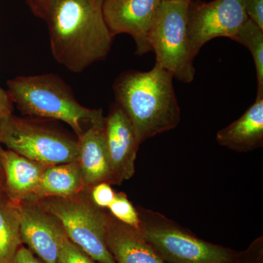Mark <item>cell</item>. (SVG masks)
Masks as SVG:
<instances>
[{"label": "cell", "mask_w": 263, "mask_h": 263, "mask_svg": "<svg viewBox=\"0 0 263 263\" xmlns=\"http://www.w3.org/2000/svg\"><path fill=\"white\" fill-rule=\"evenodd\" d=\"M140 232L166 263H230L238 257L230 249L170 224L142 221Z\"/></svg>", "instance_id": "52a82bcc"}, {"label": "cell", "mask_w": 263, "mask_h": 263, "mask_svg": "<svg viewBox=\"0 0 263 263\" xmlns=\"http://www.w3.org/2000/svg\"><path fill=\"white\" fill-rule=\"evenodd\" d=\"M221 146L238 152H247L262 146L263 91L257 92L255 103L243 115L218 132Z\"/></svg>", "instance_id": "9a60e30c"}, {"label": "cell", "mask_w": 263, "mask_h": 263, "mask_svg": "<svg viewBox=\"0 0 263 263\" xmlns=\"http://www.w3.org/2000/svg\"><path fill=\"white\" fill-rule=\"evenodd\" d=\"M86 190L78 161L49 165L43 172L33 200L75 196Z\"/></svg>", "instance_id": "2e32d148"}, {"label": "cell", "mask_w": 263, "mask_h": 263, "mask_svg": "<svg viewBox=\"0 0 263 263\" xmlns=\"http://www.w3.org/2000/svg\"><path fill=\"white\" fill-rule=\"evenodd\" d=\"M104 0H58L46 19L53 58L81 72L108 57L114 41L104 18Z\"/></svg>", "instance_id": "6da1fadb"}, {"label": "cell", "mask_w": 263, "mask_h": 263, "mask_svg": "<svg viewBox=\"0 0 263 263\" xmlns=\"http://www.w3.org/2000/svg\"><path fill=\"white\" fill-rule=\"evenodd\" d=\"M162 2H174V3H183L189 4L192 0H162Z\"/></svg>", "instance_id": "4316f807"}, {"label": "cell", "mask_w": 263, "mask_h": 263, "mask_svg": "<svg viewBox=\"0 0 263 263\" xmlns=\"http://www.w3.org/2000/svg\"><path fill=\"white\" fill-rule=\"evenodd\" d=\"M105 242L116 263H166L134 229L108 215Z\"/></svg>", "instance_id": "5bb4252c"}, {"label": "cell", "mask_w": 263, "mask_h": 263, "mask_svg": "<svg viewBox=\"0 0 263 263\" xmlns=\"http://www.w3.org/2000/svg\"><path fill=\"white\" fill-rule=\"evenodd\" d=\"M233 40L252 53L257 73V92L263 91V29L248 18Z\"/></svg>", "instance_id": "ac0fdd59"}, {"label": "cell", "mask_w": 263, "mask_h": 263, "mask_svg": "<svg viewBox=\"0 0 263 263\" xmlns=\"http://www.w3.org/2000/svg\"><path fill=\"white\" fill-rule=\"evenodd\" d=\"M1 148L2 147L0 146V150H1ZM0 174H3V176H4V174H3V168H2L1 162H0Z\"/></svg>", "instance_id": "f1b7e54d"}, {"label": "cell", "mask_w": 263, "mask_h": 263, "mask_svg": "<svg viewBox=\"0 0 263 263\" xmlns=\"http://www.w3.org/2000/svg\"><path fill=\"white\" fill-rule=\"evenodd\" d=\"M14 263H43L32 252L23 245L17 251Z\"/></svg>", "instance_id": "d4e9b609"}, {"label": "cell", "mask_w": 263, "mask_h": 263, "mask_svg": "<svg viewBox=\"0 0 263 263\" xmlns=\"http://www.w3.org/2000/svg\"><path fill=\"white\" fill-rule=\"evenodd\" d=\"M22 243L43 263H58L59 249L65 232L58 219L37 201L21 202Z\"/></svg>", "instance_id": "30bf717a"}, {"label": "cell", "mask_w": 263, "mask_h": 263, "mask_svg": "<svg viewBox=\"0 0 263 263\" xmlns=\"http://www.w3.org/2000/svg\"><path fill=\"white\" fill-rule=\"evenodd\" d=\"M162 0H104L105 23L112 35L127 34L134 40L136 53L152 51L149 34Z\"/></svg>", "instance_id": "9c48e42d"}, {"label": "cell", "mask_w": 263, "mask_h": 263, "mask_svg": "<svg viewBox=\"0 0 263 263\" xmlns=\"http://www.w3.org/2000/svg\"><path fill=\"white\" fill-rule=\"evenodd\" d=\"M108 209L111 216L117 220L134 229H141V216L125 194L116 193L115 198Z\"/></svg>", "instance_id": "d6986e66"}, {"label": "cell", "mask_w": 263, "mask_h": 263, "mask_svg": "<svg viewBox=\"0 0 263 263\" xmlns=\"http://www.w3.org/2000/svg\"><path fill=\"white\" fill-rule=\"evenodd\" d=\"M0 144L47 166L79 160L78 138L36 119L13 114L0 122Z\"/></svg>", "instance_id": "277c9868"}, {"label": "cell", "mask_w": 263, "mask_h": 263, "mask_svg": "<svg viewBox=\"0 0 263 263\" xmlns=\"http://www.w3.org/2000/svg\"><path fill=\"white\" fill-rule=\"evenodd\" d=\"M13 103L8 91L0 86V122L4 118L13 114Z\"/></svg>", "instance_id": "cb8c5ba5"}, {"label": "cell", "mask_w": 263, "mask_h": 263, "mask_svg": "<svg viewBox=\"0 0 263 263\" xmlns=\"http://www.w3.org/2000/svg\"><path fill=\"white\" fill-rule=\"evenodd\" d=\"M230 263H243V262H240V259H239V256H238V257H237V259H235V261H233V262H230Z\"/></svg>", "instance_id": "83f0119b"}, {"label": "cell", "mask_w": 263, "mask_h": 263, "mask_svg": "<svg viewBox=\"0 0 263 263\" xmlns=\"http://www.w3.org/2000/svg\"><path fill=\"white\" fill-rule=\"evenodd\" d=\"M104 133L113 183L120 184L134 175L135 162L141 143L127 115L116 103L105 118Z\"/></svg>", "instance_id": "8fae6325"}, {"label": "cell", "mask_w": 263, "mask_h": 263, "mask_svg": "<svg viewBox=\"0 0 263 263\" xmlns=\"http://www.w3.org/2000/svg\"><path fill=\"white\" fill-rule=\"evenodd\" d=\"M57 1L58 0H27V3L33 14L46 21Z\"/></svg>", "instance_id": "603a6c76"}, {"label": "cell", "mask_w": 263, "mask_h": 263, "mask_svg": "<svg viewBox=\"0 0 263 263\" xmlns=\"http://www.w3.org/2000/svg\"><path fill=\"white\" fill-rule=\"evenodd\" d=\"M75 196L35 200L55 216L67 238L99 263H116L105 242L108 215L91 201L87 191Z\"/></svg>", "instance_id": "5b68a950"}, {"label": "cell", "mask_w": 263, "mask_h": 263, "mask_svg": "<svg viewBox=\"0 0 263 263\" xmlns=\"http://www.w3.org/2000/svg\"><path fill=\"white\" fill-rule=\"evenodd\" d=\"M248 18L245 0H192L187 10L190 54L195 59L202 46L214 38L233 40Z\"/></svg>", "instance_id": "ba28073f"}, {"label": "cell", "mask_w": 263, "mask_h": 263, "mask_svg": "<svg viewBox=\"0 0 263 263\" xmlns=\"http://www.w3.org/2000/svg\"><path fill=\"white\" fill-rule=\"evenodd\" d=\"M248 18L263 29V0H245Z\"/></svg>", "instance_id": "7402d4cb"}, {"label": "cell", "mask_w": 263, "mask_h": 263, "mask_svg": "<svg viewBox=\"0 0 263 263\" xmlns=\"http://www.w3.org/2000/svg\"><path fill=\"white\" fill-rule=\"evenodd\" d=\"M0 162L8 198L18 204L33 200L47 165L3 148L0 150Z\"/></svg>", "instance_id": "7c38bea8"}, {"label": "cell", "mask_w": 263, "mask_h": 263, "mask_svg": "<svg viewBox=\"0 0 263 263\" xmlns=\"http://www.w3.org/2000/svg\"><path fill=\"white\" fill-rule=\"evenodd\" d=\"M104 127L105 123L91 126L78 137V162L87 190L99 183H113Z\"/></svg>", "instance_id": "4fadbf2b"}, {"label": "cell", "mask_w": 263, "mask_h": 263, "mask_svg": "<svg viewBox=\"0 0 263 263\" xmlns=\"http://www.w3.org/2000/svg\"><path fill=\"white\" fill-rule=\"evenodd\" d=\"M20 204L0 195V263H14L17 251L23 245L20 233Z\"/></svg>", "instance_id": "e0dca14e"}, {"label": "cell", "mask_w": 263, "mask_h": 263, "mask_svg": "<svg viewBox=\"0 0 263 263\" xmlns=\"http://www.w3.org/2000/svg\"><path fill=\"white\" fill-rule=\"evenodd\" d=\"M58 263H99L65 235L60 242Z\"/></svg>", "instance_id": "ffe728a7"}, {"label": "cell", "mask_w": 263, "mask_h": 263, "mask_svg": "<svg viewBox=\"0 0 263 263\" xmlns=\"http://www.w3.org/2000/svg\"><path fill=\"white\" fill-rule=\"evenodd\" d=\"M7 86L10 99L23 115L62 121L77 137L84 133L83 124L105 123L103 110L79 103L70 86L56 74L17 76Z\"/></svg>", "instance_id": "3957f363"}, {"label": "cell", "mask_w": 263, "mask_h": 263, "mask_svg": "<svg viewBox=\"0 0 263 263\" xmlns=\"http://www.w3.org/2000/svg\"><path fill=\"white\" fill-rule=\"evenodd\" d=\"M5 193V180L4 176L0 174V195Z\"/></svg>", "instance_id": "484cf974"}, {"label": "cell", "mask_w": 263, "mask_h": 263, "mask_svg": "<svg viewBox=\"0 0 263 263\" xmlns=\"http://www.w3.org/2000/svg\"><path fill=\"white\" fill-rule=\"evenodd\" d=\"M174 76L155 64L147 72L129 70L114 84L116 103L130 122L139 143L174 129L181 120Z\"/></svg>", "instance_id": "7a4b0ae2"}, {"label": "cell", "mask_w": 263, "mask_h": 263, "mask_svg": "<svg viewBox=\"0 0 263 263\" xmlns=\"http://www.w3.org/2000/svg\"><path fill=\"white\" fill-rule=\"evenodd\" d=\"M186 3L162 2L149 34L155 64L184 83L194 80L195 68L187 37Z\"/></svg>", "instance_id": "8992f818"}, {"label": "cell", "mask_w": 263, "mask_h": 263, "mask_svg": "<svg viewBox=\"0 0 263 263\" xmlns=\"http://www.w3.org/2000/svg\"><path fill=\"white\" fill-rule=\"evenodd\" d=\"M89 196L91 201L100 209L108 208L114 201L116 193L110 183H99L89 189Z\"/></svg>", "instance_id": "44dd1931"}]
</instances>
